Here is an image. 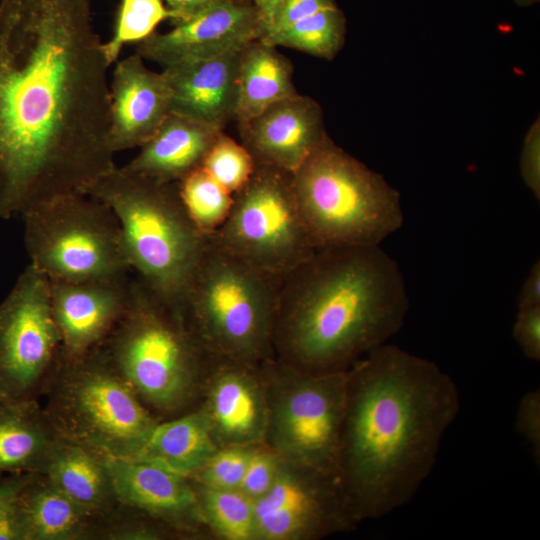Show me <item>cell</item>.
Listing matches in <instances>:
<instances>
[{
  "label": "cell",
  "instance_id": "cell-1",
  "mask_svg": "<svg viewBox=\"0 0 540 540\" xmlns=\"http://www.w3.org/2000/svg\"><path fill=\"white\" fill-rule=\"evenodd\" d=\"M110 66L91 0H0V220L116 166Z\"/></svg>",
  "mask_w": 540,
  "mask_h": 540
},
{
  "label": "cell",
  "instance_id": "cell-2",
  "mask_svg": "<svg viewBox=\"0 0 540 540\" xmlns=\"http://www.w3.org/2000/svg\"><path fill=\"white\" fill-rule=\"evenodd\" d=\"M459 410L453 379L397 346H378L347 370L337 475L357 524L414 497Z\"/></svg>",
  "mask_w": 540,
  "mask_h": 540
},
{
  "label": "cell",
  "instance_id": "cell-3",
  "mask_svg": "<svg viewBox=\"0 0 540 540\" xmlns=\"http://www.w3.org/2000/svg\"><path fill=\"white\" fill-rule=\"evenodd\" d=\"M409 304L380 245L316 250L280 283L275 358L311 373L346 371L402 328Z\"/></svg>",
  "mask_w": 540,
  "mask_h": 540
},
{
  "label": "cell",
  "instance_id": "cell-4",
  "mask_svg": "<svg viewBox=\"0 0 540 540\" xmlns=\"http://www.w3.org/2000/svg\"><path fill=\"white\" fill-rule=\"evenodd\" d=\"M160 421L195 408L208 355L179 306L131 278L125 313L97 348Z\"/></svg>",
  "mask_w": 540,
  "mask_h": 540
},
{
  "label": "cell",
  "instance_id": "cell-5",
  "mask_svg": "<svg viewBox=\"0 0 540 540\" xmlns=\"http://www.w3.org/2000/svg\"><path fill=\"white\" fill-rule=\"evenodd\" d=\"M82 193L115 214L136 277L180 307L208 237L189 216L177 182H160L115 166Z\"/></svg>",
  "mask_w": 540,
  "mask_h": 540
},
{
  "label": "cell",
  "instance_id": "cell-6",
  "mask_svg": "<svg viewBox=\"0 0 540 540\" xmlns=\"http://www.w3.org/2000/svg\"><path fill=\"white\" fill-rule=\"evenodd\" d=\"M280 283L208 238L180 309L207 355L261 365L275 357Z\"/></svg>",
  "mask_w": 540,
  "mask_h": 540
},
{
  "label": "cell",
  "instance_id": "cell-7",
  "mask_svg": "<svg viewBox=\"0 0 540 540\" xmlns=\"http://www.w3.org/2000/svg\"><path fill=\"white\" fill-rule=\"evenodd\" d=\"M292 184L316 250L380 245L403 224L399 192L329 136Z\"/></svg>",
  "mask_w": 540,
  "mask_h": 540
},
{
  "label": "cell",
  "instance_id": "cell-8",
  "mask_svg": "<svg viewBox=\"0 0 540 540\" xmlns=\"http://www.w3.org/2000/svg\"><path fill=\"white\" fill-rule=\"evenodd\" d=\"M43 396V409L59 438L109 458H137L160 422L95 349L61 357Z\"/></svg>",
  "mask_w": 540,
  "mask_h": 540
},
{
  "label": "cell",
  "instance_id": "cell-9",
  "mask_svg": "<svg viewBox=\"0 0 540 540\" xmlns=\"http://www.w3.org/2000/svg\"><path fill=\"white\" fill-rule=\"evenodd\" d=\"M22 216L29 264L49 280L81 282L129 276L120 225L100 200L69 193Z\"/></svg>",
  "mask_w": 540,
  "mask_h": 540
},
{
  "label": "cell",
  "instance_id": "cell-10",
  "mask_svg": "<svg viewBox=\"0 0 540 540\" xmlns=\"http://www.w3.org/2000/svg\"><path fill=\"white\" fill-rule=\"evenodd\" d=\"M261 370L267 395L264 443L287 462L338 477L347 370L311 373L275 357Z\"/></svg>",
  "mask_w": 540,
  "mask_h": 540
},
{
  "label": "cell",
  "instance_id": "cell-11",
  "mask_svg": "<svg viewBox=\"0 0 540 540\" xmlns=\"http://www.w3.org/2000/svg\"><path fill=\"white\" fill-rule=\"evenodd\" d=\"M208 238L280 282L316 251L297 204L292 173L258 163L233 194L228 217Z\"/></svg>",
  "mask_w": 540,
  "mask_h": 540
},
{
  "label": "cell",
  "instance_id": "cell-12",
  "mask_svg": "<svg viewBox=\"0 0 540 540\" xmlns=\"http://www.w3.org/2000/svg\"><path fill=\"white\" fill-rule=\"evenodd\" d=\"M61 353L49 280L29 264L0 303V394L39 401Z\"/></svg>",
  "mask_w": 540,
  "mask_h": 540
},
{
  "label": "cell",
  "instance_id": "cell-13",
  "mask_svg": "<svg viewBox=\"0 0 540 540\" xmlns=\"http://www.w3.org/2000/svg\"><path fill=\"white\" fill-rule=\"evenodd\" d=\"M254 509L256 540H316L358 525L336 475L287 461Z\"/></svg>",
  "mask_w": 540,
  "mask_h": 540
},
{
  "label": "cell",
  "instance_id": "cell-14",
  "mask_svg": "<svg viewBox=\"0 0 540 540\" xmlns=\"http://www.w3.org/2000/svg\"><path fill=\"white\" fill-rule=\"evenodd\" d=\"M261 16L249 0H222L153 32L138 42L136 53L163 68L212 58L260 39Z\"/></svg>",
  "mask_w": 540,
  "mask_h": 540
},
{
  "label": "cell",
  "instance_id": "cell-15",
  "mask_svg": "<svg viewBox=\"0 0 540 540\" xmlns=\"http://www.w3.org/2000/svg\"><path fill=\"white\" fill-rule=\"evenodd\" d=\"M197 406L221 447L264 442L267 395L261 365L208 355Z\"/></svg>",
  "mask_w": 540,
  "mask_h": 540
},
{
  "label": "cell",
  "instance_id": "cell-16",
  "mask_svg": "<svg viewBox=\"0 0 540 540\" xmlns=\"http://www.w3.org/2000/svg\"><path fill=\"white\" fill-rule=\"evenodd\" d=\"M109 464L122 505L165 526L176 538L208 532L189 477L140 459L109 458Z\"/></svg>",
  "mask_w": 540,
  "mask_h": 540
},
{
  "label": "cell",
  "instance_id": "cell-17",
  "mask_svg": "<svg viewBox=\"0 0 540 540\" xmlns=\"http://www.w3.org/2000/svg\"><path fill=\"white\" fill-rule=\"evenodd\" d=\"M130 282L129 276L81 282L49 280L63 359L81 358L105 341L126 311Z\"/></svg>",
  "mask_w": 540,
  "mask_h": 540
},
{
  "label": "cell",
  "instance_id": "cell-18",
  "mask_svg": "<svg viewBox=\"0 0 540 540\" xmlns=\"http://www.w3.org/2000/svg\"><path fill=\"white\" fill-rule=\"evenodd\" d=\"M238 128L241 143L255 163L289 173L328 137L321 106L299 93L271 105Z\"/></svg>",
  "mask_w": 540,
  "mask_h": 540
},
{
  "label": "cell",
  "instance_id": "cell-19",
  "mask_svg": "<svg viewBox=\"0 0 540 540\" xmlns=\"http://www.w3.org/2000/svg\"><path fill=\"white\" fill-rule=\"evenodd\" d=\"M110 145L114 153L144 145L171 113L163 72L136 52L117 62L110 86Z\"/></svg>",
  "mask_w": 540,
  "mask_h": 540
},
{
  "label": "cell",
  "instance_id": "cell-20",
  "mask_svg": "<svg viewBox=\"0 0 540 540\" xmlns=\"http://www.w3.org/2000/svg\"><path fill=\"white\" fill-rule=\"evenodd\" d=\"M243 47L212 58L163 68L170 91L171 112L223 131L235 119Z\"/></svg>",
  "mask_w": 540,
  "mask_h": 540
},
{
  "label": "cell",
  "instance_id": "cell-21",
  "mask_svg": "<svg viewBox=\"0 0 540 540\" xmlns=\"http://www.w3.org/2000/svg\"><path fill=\"white\" fill-rule=\"evenodd\" d=\"M221 130L171 112L140 152L121 166L160 182H178L202 166Z\"/></svg>",
  "mask_w": 540,
  "mask_h": 540
},
{
  "label": "cell",
  "instance_id": "cell-22",
  "mask_svg": "<svg viewBox=\"0 0 540 540\" xmlns=\"http://www.w3.org/2000/svg\"><path fill=\"white\" fill-rule=\"evenodd\" d=\"M43 474L102 523L121 505L109 457L88 446L59 438Z\"/></svg>",
  "mask_w": 540,
  "mask_h": 540
},
{
  "label": "cell",
  "instance_id": "cell-23",
  "mask_svg": "<svg viewBox=\"0 0 540 540\" xmlns=\"http://www.w3.org/2000/svg\"><path fill=\"white\" fill-rule=\"evenodd\" d=\"M23 540H97L102 522L85 512L42 473H35L18 499Z\"/></svg>",
  "mask_w": 540,
  "mask_h": 540
},
{
  "label": "cell",
  "instance_id": "cell-24",
  "mask_svg": "<svg viewBox=\"0 0 540 540\" xmlns=\"http://www.w3.org/2000/svg\"><path fill=\"white\" fill-rule=\"evenodd\" d=\"M58 440L38 400L0 394V476L43 474Z\"/></svg>",
  "mask_w": 540,
  "mask_h": 540
},
{
  "label": "cell",
  "instance_id": "cell-25",
  "mask_svg": "<svg viewBox=\"0 0 540 540\" xmlns=\"http://www.w3.org/2000/svg\"><path fill=\"white\" fill-rule=\"evenodd\" d=\"M298 94L293 66L277 47L260 39L247 43L238 68V97L234 121L238 125L271 105Z\"/></svg>",
  "mask_w": 540,
  "mask_h": 540
},
{
  "label": "cell",
  "instance_id": "cell-26",
  "mask_svg": "<svg viewBox=\"0 0 540 540\" xmlns=\"http://www.w3.org/2000/svg\"><path fill=\"white\" fill-rule=\"evenodd\" d=\"M204 411L196 406L160 421L137 458L190 477L220 448Z\"/></svg>",
  "mask_w": 540,
  "mask_h": 540
},
{
  "label": "cell",
  "instance_id": "cell-27",
  "mask_svg": "<svg viewBox=\"0 0 540 540\" xmlns=\"http://www.w3.org/2000/svg\"><path fill=\"white\" fill-rule=\"evenodd\" d=\"M192 484L209 533L223 540H256L253 500L239 489H219L193 482Z\"/></svg>",
  "mask_w": 540,
  "mask_h": 540
},
{
  "label": "cell",
  "instance_id": "cell-28",
  "mask_svg": "<svg viewBox=\"0 0 540 540\" xmlns=\"http://www.w3.org/2000/svg\"><path fill=\"white\" fill-rule=\"evenodd\" d=\"M346 18L337 6L323 9L260 40L301 51L314 57L332 60L342 49Z\"/></svg>",
  "mask_w": 540,
  "mask_h": 540
},
{
  "label": "cell",
  "instance_id": "cell-29",
  "mask_svg": "<svg viewBox=\"0 0 540 540\" xmlns=\"http://www.w3.org/2000/svg\"><path fill=\"white\" fill-rule=\"evenodd\" d=\"M184 206L197 228L214 234L228 217L233 194L202 166L177 182Z\"/></svg>",
  "mask_w": 540,
  "mask_h": 540
},
{
  "label": "cell",
  "instance_id": "cell-30",
  "mask_svg": "<svg viewBox=\"0 0 540 540\" xmlns=\"http://www.w3.org/2000/svg\"><path fill=\"white\" fill-rule=\"evenodd\" d=\"M165 19L174 21L175 16L163 0H120L113 35L104 42L109 63L118 60L125 44L142 41Z\"/></svg>",
  "mask_w": 540,
  "mask_h": 540
},
{
  "label": "cell",
  "instance_id": "cell-31",
  "mask_svg": "<svg viewBox=\"0 0 540 540\" xmlns=\"http://www.w3.org/2000/svg\"><path fill=\"white\" fill-rule=\"evenodd\" d=\"M202 167L234 194L250 179L255 160L242 143L221 131L207 152Z\"/></svg>",
  "mask_w": 540,
  "mask_h": 540
},
{
  "label": "cell",
  "instance_id": "cell-32",
  "mask_svg": "<svg viewBox=\"0 0 540 540\" xmlns=\"http://www.w3.org/2000/svg\"><path fill=\"white\" fill-rule=\"evenodd\" d=\"M255 445L220 447L190 480L211 488L239 489Z\"/></svg>",
  "mask_w": 540,
  "mask_h": 540
},
{
  "label": "cell",
  "instance_id": "cell-33",
  "mask_svg": "<svg viewBox=\"0 0 540 540\" xmlns=\"http://www.w3.org/2000/svg\"><path fill=\"white\" fill-rule=\"evenodd\" d=\"M176 538L165 526L120 505L104 519L101 540H162Z\"/></svg>",
  "mask_w": 540,
  "mask_h": 540
},
{
  "label": "cell",
  "instance_id": "cell-34",
  "mask_svg": "<svg viewBox=\"0 0 540 540\" xmlns=\"http://www.w3.org/2000/svg\"><path fill=\"white\" fill-rule=\"evenodd\" d=\"M285 460L264 442L255 445L239 490L253 501L265 495L275 483Z\"/></svg>",
  "mask_w": 540,
  "mask_h": 540
},
{
  "label": "cell",
  "instance_id": "cell-35",
  "mask_svg": "<svg viewBox=\"0 0 540 540\" xmlns=\"http://www.w3.org/2000/svg\"><path fill=\"white\" fill-rule=\"evenodd\" d=\"M34 474L15 473L0 476V540H23L18 499Z\"/></svg>",
  "mask_w": 540,
  "mask_h": 540
},
{
  "label": "cell",
  "instance_id": "cell-36",
  "mask_svg": "<svg viewBox=\"0 0 540 540\" xmlns=\"http://www.w3.org/2000/svg\"><path fill=\"white\" fill-rule=\"evenodd\" d=\"M515 427L517 432L530 445L537 464L540 463V391L526 392L520 399Z\"/></svg>",
  "mask_w": 540,
  "mask_h": 540
},
{
  "label": "cell",
  "instance_id": "cell-37",
  "mask_svg": "<svg viewBox=\"0 0 540 540\" xmlns=\"http://www.w3.org/2000/svg\"><path fill=\"white\" fill-rule=\"evenodd\" d=\"M512 336L526 358L540 360V306L518 309Z\"/></svg>",
  "mask_w": 540,
  "mask_h": 540
},
{
  "label": "cell",
  "instance_id": "cell-38",
  "mask_svg": "<svg viewBox=\"0 0 540 540\" xmlns=\"http://www.w3.org/2000/svg\"><path fill=\"white\" fill-rule=\"evenodd\" d=\"M520 174L537 200L540 199V123L539 118L527 131L520 154Z\"/></svg>",
  "mask_w": 540,
  "mask_h": 540
},
{
  "label": "cell",
  "instance_id": "cell-39",
  "mask_svg": "<svg viewBox=\"0 0 540 540\" xmlns=\"http://www.w3.org/2000/svg\"><path fill=\"white\" fill-rule=\"evenodd\" d=\"M334 6H337L335 0H283L272 25L262 37L283 30L308 16Z\"/></svg>",
  "mask_w": 540,
  "mask_h": 540
},
{
  "label": "cell",
  "instance_id": "cell-40",
  "mask_svg": "<svg viewBox=\"0 0 540 540\" xmlns=\"http://www.w3.org/2000/svg\"><path fill=\"white\" fill-rule=\"evenodd\" d=\"M518 309L540 306V261H535L527 274L517 300Z\"/></svg>",
  "mask_w": 540,
  "mask_h": 540
},
{
  "label": "cell",
  "instance_id": "cell-41",
  "mask_svg": "<svg viewBox=\"0 0 540 540\" xmlns=\"http://www.w3.org/2000/svg\"><path fill=\"white\" fill-rule=\"evenodd\" d=\"M168 9L174 14L173 23L187 19L206 7L222 0H163Z\"/></svg>",
  "mask_w": 540,
  "mask_h": 540
},
{
  "label": "cell",
  "instance_id": "cell-42",
  "mask_svg": "<svg viewBox=\"0 0 540 540\" xmlns=\"http://www.w3.org/2000/svg\"><path fill=\"white\" fill-rule=\"evenodd\" d=\"M259 12L265 32L272 25L283 0H249ZM263 34V35H264Z\"/></svg>",
  "mask_w": 540,
  "mask_h": 540
},
{
  "label": "cell",
  "instance_id": "cell-43",
  "mask_svg": "<svg viewBox=\"0 0 540 540\" xmlns=\"http://www.w3.org/2000/svg\"><path fill=\"white\" fill-rule=\"evenodd\" d=\"M540 0H514L515 4L520 7H527L538 3Z\"/></svg>",
  "mask_w": 540,
  "mask_h": 540
}]
</instances>
